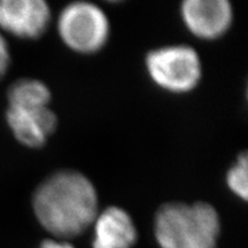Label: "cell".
I'll list each match as a JSON object with an SVG mask.
<instances>
[{"mask_svg":"<svg viewBox=\"0 0 248 248\" xmlns=\"http://www.w3.org/2000/svg\"><path fill=\"white\" fill-rule=\"evenodd\" d=\"M92 225L93 248H132L137 241L133 219L121 207L110 206L99 212Z\"/></svg>","mask_w":248,"mask_h":248,"instance_id":"cell-8","label":"cell"},{"mask_svg":"<svg viewBox=\"0 0 248 248\" xmlns=\"http://www.w3.org/2000/svg\"><path fill=\"white\" fill-rule=\"evenodd\" d=\"M221 219L213 204L168 202L157 209L155 239L161 248H217Z\"/></svg>","mask_w":248,"mask_h":248,"instance_id":"cell-2","label":"cell"},{"mask_svg":"<svg viewBox=\"0 0 248 248\" xmlns=\"http://www.w3.org/2000/svg\"><path fill=\"white\" fill-rule=\"evenodd\" d=\"M12 63V54L7 38L0 31V79L4 78Z\"/></svg>","mask_w":248,"mask_h":248,"instance_id":"cell-11","label":"cell"},{"mask_svg":"<svg viewBox=\"0 0 248 248\" xmlns=\"http://www.w3.org/2000/svg\"><path fill=\"white\" fill-rule=\"evenodd\" d=\"M151 79L164 91L187 93L197 88L202 77L201 59L188 45H170L155 48L146 55Z\"/></svg>","mask_w":248,"mask_h":248,"instance_id":"cell-4","label":"cell"},{"mask_svg":"<svg viewBox=\"0 0 248 248\" xmlns=\"http://www.w3.org/2000/svg\"><path fill=\"white\" fill-rule=\"evenodd\" d=\"M93 183L76 170H60L36 188L32 209L40 225L59 239L82 234L99 213Z\"/></svg>","mask_w":248,"mask_h":248,"instance_id":"cell-1","label":"cell"},{"mask_svg":"<svg viewBox=\"0 0 248 248\" xmlns=\"http://www.w3.org/2000/svg\"><path fill=\"white\" fill-rule=\"evenodd\" d=\"M39 248H75L73 245L61 239H46L40 244Z\"/></svg>","mask_w":248,"mask_h":248,"instance_id":"cell-12","label":"cell"},{"mask_svg":"<svg viewBox=\"0 0 248 248\" xmlns=\"http://www.w3.org/2000/svg\"><path fill=\"white\" fill-rule=\"evenodd\" d=\"M51 20V8L44 0H0V31L5 36L38 39Z\"/></svg>","mask_w":248,"mask_h":248,"instance_id":"cell-5","label":"cell"},{"mask_svg":"<svg viewBox=\"0 0 248 248\" xmlns=\"http://www.w3.org/2000/svg\"><path fill=\"white\" fill-rule=\"evenodd\" d=\"M58 32L71 51L93 54L106 45L110 24L99 6L89 1H75L62 8L59 14Z\"/></svg>","mask_w":248,"mask_h":248,"instance_id":"cell-3","label":"cell"},{"mask_svg":"<svg viewBox=\"0 0 248 248\" xmlns=\"http://www.w3.org/2000/svg\"><path fill=\"white\" fill-rule=\"evenodd\" d=\"M5 121L13 137L23 146L40 148L57 130L58 117L48 106H7Z\"/></svg>","mask_w":248,"mask_h":248,"instance_id":"cell-7","label":"cell"},{"mask_svg":"<svg viewBox=\"0 0 248 248\" xmlns=\"http://www.w3.org/2000/svg\"><path fill=\"white\" fill-rule=\"evenodd\" d=\"M226 185L232 193L247 201L248 198V156L246 152L238 155L235 162L226 173Z\"/></svg>","mask_w":248,"mask_h":248,"instance_id":"cell-10","label":"cell"},{"mask_svg":"<svg viewBox=\"0 0 248 248\" xmlns=\"http://www.w3.org/2000/svg\"><path fill=\"white\" fill-rule=\"evenodd\" d=\"M182 20L192 35L203 40L221 38L230 29L233 9L228 0H185Z\"/></svg>","mask_w":248,"mask_h":248,"instance_id":"cell-6","label":"cell"},{"mask_svg":"<svg viewBox=\"0 0 248 248\" xmlns=\"http://www.w3.org/2000/svg\"><path fill=\"white\" fill-rule=\"evenodd\" d=\"M6 98L7 106L46 107L51 101V91L42 80L20 78L9 85Z\"/></svg>","mask_w":248,"mask_h":248,"instance_id":"cell-9","label":"cell"}]
</instances>
